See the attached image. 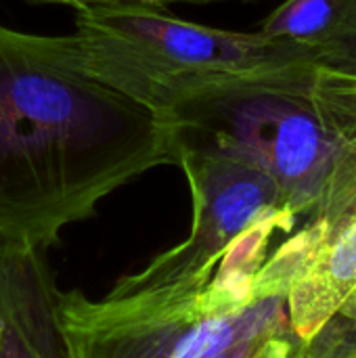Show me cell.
<instances>
[{"label":"cell","mask_w":356,"mask_h":358,"mask_svg":"<svg viewBox=\"0 0 356 358\" xmlns=\"http://www.w3.org/2000/svg\"><path fill=\"white\" fill-rule=\"evenodd\" d=\"M168 164L166 124L97 80L73 34L0 25V239L48 250L103 197Z\"/></svg>","instance_id":"obj_1"},{"label":"cell","mask_w":356,"mask_h":358,"mask_svg":"<svg viewBox=\"0 0 356 358\" xmlns=\"http://www.w3.org/2000/svg\"><path fill=\"white\" fill-rule=\"evenodd\" d=\"M317 67L210 80L178 96L159 120L176 149H210L250 162L279 185L298 218L319 206L334 143L313 101Z\"/></svg>","instance_id":"obj_2"},{"label":"cell","mask_w":356,"mask_h":358,"mask_svg":"<svg viewBox=\"0 0 356 358\" xmlns=\"http://www.w3.org/2000/svg\"><path fill=\"white\" fill-rule=\"evenodd\" d=\"M86 69L157 117L185 92L227 76L315 65L285 40L185 21L166 6L124 2L76 10Z\"/></svg>","instance_id":"obj_3"},{"label":"cell","mask_w":356,"mask_h":358,"mask_svg":"<svg viewBox=\"0 0 356 358\" xmlns=\"http://www.w3.org/2000/svg\"><path fill=\"white\" fill-rule=\"evenodd\" d=\"M193 197L189 237L120 279L103 298L126 308L180 306L208 285L225 250L254 222L285 208L279 185L258 166L210 149H176Z\"/></svg>","instance_id":"obj_4"},{"label":"cell","mask_w":356,"mask_h":358,"mask_svg":"<svg viewBox=\"0 0 356 358\" xmlns=\"http://www.w3.org/2000/svg\"><path fill=\"white\" fill-rule=\"evenodd\" d=\"M59 321L69 358H210L290 329L285 298H262L235 315L204 317L195 300L122 308L78 289L59 292Z\"/></svg>","instance_id":"obj_5"},{"label":"cell","mask_w":356,"mask_h":358,"mask_svg":"<svg viewBox=\"0 0 356 358\" xmlns=\"http://www.w3.org/2000/svg\"><path fill=\"white\" fill-rule=\"evenodd\" d=\"M46 250L0 239V358H69Z\"/></svg>","instance_id":"obj_6"},{"label":"cell","mask_w":356,"mask_h":358,"mask_svg":"<svg viewBox=\"0 0 356 358\" xmlns=\"http://www.w3.org/2000/svg\"><path fill=\"white\" fill-rule=\"evenodd\" d=\"M356 289V206L329 231V239L311 271L285 298L296 340L315 338Z\"/></svg>","instance_id":"obj_7"},{"label":"cell","mask_w":356,"mask_h":358,"mask_svg":"<svg viewBox=\"0 0 356 358\" xmlns=\"http://www.w3.org/2000/svg\"><path fill=\"white\" fill-rule=\"evenodd\" d=\"M260 34L304 48L317 69L356 78V0H285Z\"/></svg>","instance_id":"obj_8"},{"label":"cell","mask_w":356,"mask_h":358,"mask_svg":"<svg viewBox=\"0 0 356 358\" xmlns=\"http://www.w3.org/2000/svg\"><path fill=\"white\" fill-rule=\"evenodd\" d=\"M313 101L332 136L334 162L323 197L308 218L323 220L332 231L356 203V78L317 69Z\"/></svg>","instance_id":"obj_9"},{"label":"cell","mask_w":356,"mask_h":358,"mask_svg":"<svg viewBox=\"0 0 356 358\" xmlns=\"http://www.w3.org/2000/svg\"><path fill=\"white\" fill-rule=\"evenodd\" d=\"M298 216L275 210L245 229L220 256L208 285L195 298V308L204 317L235 315L254 304V279L269 256L271 239L277 231H294Z\"/></svg>","instance_id":"obj_10"},{"label":"cell","mask_w":356,"mask_h":358,"mask_svg":"<svg viewBox=\"0 0 356 358\" xmlns=\"http://www.w3.org/2000/svg\"><path fill=\"white\" fill-rule=\"evenodd\" d=\"M327 239L329 227L319 218H308L300 231L266 256L254 279V300L287 298L290 289L311 271Z\"/></svg>","instance_id":"obj_11"},{"label":"cell","mask_w":356,"mask_h":358,"mask_svg":"<svg viewBox=\"0 0 356 358\" xmlns=\"http://www.w3.org/2000/svg\"><path fill=\"white\" fill-rule=\"evenodd\" d=\"M36 2H50V4H65L73 6L76 10L90 8V6H101V4H124V2H138V4H153V6H170V4H208V2H218V0H36Z\"/></svg>","instance_id":"obj_12"},{"label":"cell","mask_w":356,"mask_h":358,"mask_svg":"<svg viewBox=\"0 0 356 358\" xmlns=\"http://www.w3.org/2000/svg\"><path fill=\"white\" fill-rule=\"evenodd\" d=\"M338 315L340 317H344V319H348V321H356V289L355 294L340 306V310H338Z\"/></svg>","instance_id":"obj_13"},{"label":"cell","mask_w":356,"mask_h":358,"mask_svg":"<svg viewBox=\"0 0 356 358\" xmlns=\"http://www.w3.org/2000/svg\"><path fill=\"white\" fill-rule=\"evenodd\" d=\"M290 358H313L311 355V348H308V344L306 342H296V348H294V352H292V357Z\"/></svg>","instance_id":"obj_14"}]
</instances>
